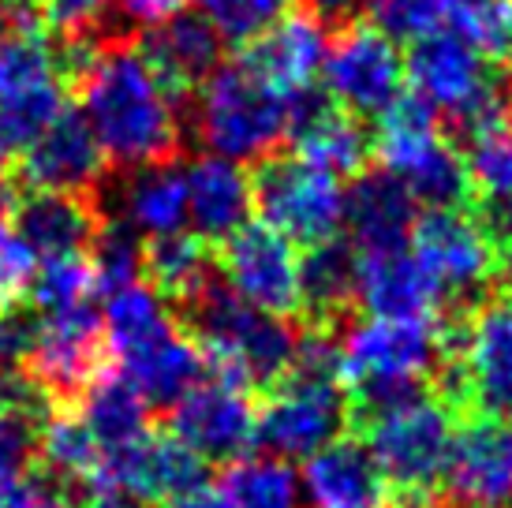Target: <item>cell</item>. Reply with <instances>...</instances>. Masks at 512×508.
I'll use <instances>...</instances> for the list:
<instances>
[{"label":"cell","instance_id":"1","mask_svg":"<svg viewBox=\"0 0 512 508\" xmlns=\"http://www.w3.org/2000/svg\"><path fill=\"white\" fill-rule=\"evenodd\" d=\"M79 86L83 120L94 131L105 161L124 169L176 161L184 135V98H176L157 79L135 45H105Z\"/></svg>","mask_w":512,"mask_h":508},{"label":"cell","instance_id":"2","mask_svg":"<svg viewBox=\"0 0 512 508\" xmlns=\"http://www.w3.org/2000/svg\"><path fill=\"white\" fill-rule=\"evenodd\" d=\"M184 311L214 378L240 389H273L292 370L299 344L292 325L251 307L228 284L210 281Z\"/></svg>","mask_w":512,"mask_h":508},{"label":"cell","instance_id":"3","mask_svg":"<svg viewBox=\"0 0 512 508\" xmlns=\"http://www.w3.org/2000/svg\"><path fill=\"white\" fill-rule=\"evenodd\" d=\"M438 400L453 411L512 419V296L483 299L441 325Z\"/></svg>","mask_w":512,"mask_h":508},{"label":"cell","instance_id":"4","mask_svg":"<svg viewBox=\"0 0 512 508\" xmlns=\"http://www.w3.org/2000/svg\"><path fill=\"white\" fill-rule=\"evenodd\" d=\"M288 127H292L288 98L266 83L247 60L221 64L195 94L191 109L195 139L206 154L236 165L273 157L277 146L288 139Z\"/></svg>","mask_w":512,"mask_h":508},{"label":"cell","instance_id":"5","mask_svg":"<svg viewBox=\"0 0 512 508\" xmlns=\"http://www.w3.org/2000/svg\"><path fill=\"white\" fill-rule=\"evenodd\" d=\"M456 411L438 396H415L393 411L367 419V445L382 467L400 508H430L445 482L456 441Z\"/></svg>","mask_w":512,"mask_h":508},{"label":"cell","instance_id":"6","mask_svg":"<svg viewBox=\"0 0 512 508\" xmlns=\"http://www.w3.org/2000/svg\"><path fill=\"white\" fill-rule=\"evenodd\" d=\"M404 79L415 98H423L438 116H449L464 131H479L498 120H509L505 79L494 60H486L456 30H434L415 38L404 60Z\"/></svg>","mask_w":512,"mask_h":508},{"label":"cell","instance_id":"7","mask_svg":"<svg viewBox=\"0 0 512 508\" xmlns=\"http://www.w3.org/2000/svg\"><path fill=\"white\" fill-rule=\"evenodd\" d=\"M255 210L262 225L277 228L292 243L337 240L344 228V187L341 176L318 169L303 157H266L255 172Z\"/></svg>","mask_w":512,"mask_h":508},{"label":"cell","instance_id":"8","mask_svg":"<svg viewBox=\"0 0 512 508\" xmlns=\"http://www.w3.org/2000/svg\"><path fill=\"white\" fill-rule=\"evenodd\" d=\"M348 419H352V404L341 381L285 374L258 411L255 441L270 456L307 460L318 449H326L329 441L341 438Z\"/></svg>","mask_w":512,"mask_h":508},{"label":"cell","instance_id":"9","mask_svg":"<svg viewBox=\"0 0 512 508\" xmlns=\"http://www.w3.org/2000/svg\"><path fill=\"white\" fill-rule=\"evenodd\" d=\"M344 378L359 385H423L438 374L441 325L400 318H356L341 333Z\"/></svg>","mask_w":512,"mask_h":508},{"label":"cell","instance_id":"10","mask_svg":"<svg viewBox=\"0 0 512 508\" xmlns=\"http://www.w3.org/2000/svg\"><path fill=\"white\" fill-rule=\"evenodd\" d=\"M412 254L438 281L445 303L479 307L486 288L498 281V251L475 217L460 210H427L415 221Z\"/></svg>","mask_w":512,"mask_h":508},{"label":"cell","instance_id":"11","mask_svg":"<svg viewBox=\"0 0 512 508\" xmlns=\"http://www.w3.org/2000/svg\"><path fill=\"white\" fill-rule=\"evenodd\" d=\"M326 94L352 116H378L404 94V57L397 42L370 23H352L329 42L322 75Z\"/></svg>","mask_w":512,"mask_h":508},{"label":"cell","instance_id":"12","mask_svg":"<svg viewBox=\"0 0 512 508\" xmlns=\"http://www.w3.org/2000/svg\"><path fill=\"white\" fill-rule=\"evenodd\" d=\"M109 337L105 322L90 303L42 314L38 344L23 363L30 378L53 396V404H75L90 381L109 370Z\"/></svg>","mask_w":512,"mask_h":508},{"label":"cell","instance_id":"13","mask_svg":"<svg viewBox=\"0 0 512 508\" xmlns=\"http://www.w3.org/2000/svg\"><path fill=\"white\" fill-rule=\"evenodd\" d=\"M299 251L296 243L270 225L236 228L221 240V273L225 284L251 307L277 318L299 314Z\"/></svg>","mask_w":512,"mask_h":508},{"label":"cell","instance_id":"14","mask_svg":"<svg viewBox=\"0 0 512 508\" xmlns=\"http://www.w3.org/2000/svg\"><path fill=\"white\" fill-rule=\"evenodd\" d=\"M206 482V460H199L176 434L146 430L116 449H101L98 490L124 494L131 501H165Z\"/></svg>","mask_w":512,"mask_h":508},{"label":"cell","instance_id":"15","mask_svg":"<svg viewBox=\"0 0 512 508\" xmlns=\"http://www.w3.org/2000/svg\"><path fill=\"white\" fill-rule=\"evenodd\" d=\"M258 411L251 389L232 381H199L191 393L172 408V434L184 441L199 460L232 464L255 445Z\"/></svg>","mask_w":512,"mask_h":508},{"label":"cell","instance_id":"16","mask_svg":"<svg viewBox=\"0 0 512 508\" xmlns=\"http://www.w3.org/2000/svg\"><path fill=\"white\" fill-rule=\"evenodd\" d=\"M445 486L456 508L512 505V423L490 415H468L456 434Z\"/></svg>","mask_w":512,"mask_h":508},{"label":"cell","instance_id":"17","mask_svg":"<svg viewBox=\"0 0 512 508\" xmlns=\"http://www.w3.org/2000/svg\"><path fill=\"white\" fill-rule=\"evenodd\" d=\"M105 154H101L94 131L83 116L64 113L45 127L38 139L19 154V180L30 191H60V195H90L105 176Z\"/></svg>","mask_w":512,"mask_h":508},{"label":"cell","instance_id":"18","mask_svg":"<svg viewBox=\"0 0 512 508\" xmlns=\"http://www.w3.org/2000/svg\"><path fill=\"white\" fill-rule=\"evenodd\" d=\"M299 482L307 508H393L382 467L359 438H337L307 456Z\"/></svg>","mask_w":512,"mask_h":508},{"label":"cell","instance_id":"19","mask_svg":"<svg viewBox=\"0 0 512 508\" xmlns=\"http://www.w3.org/2000/svg\"><path fill=\"white\" fill-rule=\"evenodd\" d=\"M221 34L210 27L202 12H176L146 27L139 53L157 71V79L169 86L176 98H187L199 90L217 68H221Z\"/></svg>","mask_w":512,"mask_h":508},{"label":"cell","instance_id":"20","mask_svg":"<svg viewBox=\"0 0 512 508\" xmlns=\"http://www.w3.org/2000/svg\"><path fill=\"white\" fill-rule=\"evenodd\" d=\"M326 53H329L326 23L314 12H288L262 38H255V42L247 45L243 60L266 83L277 86L285 98H296V94L314 90V79L322 75Z\"/></svg>","mask_w":512,"mask_h":508},{"label":"cell","instance_id":"21","mask_svg":"<svg viewBox=\"0 0 512 508\" xmlns=\"http://www.w3.org/2000/svg\"><path fill=\"white\" fill-rule=\"evenodd\" d=\"M419 202L389 172H367L344 191V228L356 254H389L412 243Z\"/></svg>","mask_w":512,"mask_h":508},{"label":"cell","instance_id":"22","mask_svg":"<svg viewBox=\"0 0 512 508\" xmlns=\"http://www.w3.org/2000/svg\"><path fill=\"white\" fill-rule=\"evenodd\" d=\"M356 303L374 318L427 322L445 307V296L412 247H404L389 254H359Z\"/></svg>","mask_w":512,"mask_h":508},{"label":"cell","instance_id":"23","mask_svg":"<svg viewBox=\"0 0 512 508\" xmlns=\"http://www.w3.org/2000/svg\"><path fill=\"white\" fill-rule=\"evenodd\" d=\"M292 127L288 139H296V154L333 176H356L370 157V139L359 116L344 113L337 105L322 101L314 90L288 98Z\"/></svg>","mask_w":512,"mask_h":508},{"label":"cell","instance_id":"24","mask_svg":"<svg viewBox=\"0 0 512 508\" xmlns=\"http://www.w3.org/2000/svg\"><path fill=\"white\" fill-rule=\"evenodd\" d=\"M120 363H124V378L139 389V396L150 408H176L210 370L195 337L176 325L124 352Z\"/></svg>","mask_w":512,"mask_h":508},{"label":"cell","instance_id":"25","mask_svg":"<svg viewBox=\"0 0 512 508\" xmlns=\"http://www.w3.org/2000/svg\"><path fill=\"white\" fill-rule=\"evenodd\" d=\"M187 176V221L195 225V236L206 243L228 240L236 228L251 221L255 210V187L243 165L225 161V157L206 154L199 157Z\"/></svg>","mask_w":512,"mask_h":508},{"label":"cell","instance_id":"26","mask_svg":"<svg viewBox=\"0 0 512 508\" xmlns=\"http://www.w3.org/2000/svg\"><path fill=\"white\" fill-rule=\"evenodd\" d=\"M105 213L86 195H60V191H34L15 210V236L27 243L38 258H64L86 254L98 236Z\"/></svg>","mask_w":512,"mask_h":508},{"label":"cell","instance_id":"27","mask_svg":"<svg viewBox=\"0 0 512 508\" xmlns=\"http://www.w3.org/2000/svg\"><path fill=\"white\" fill-rule=\"evenodd\" d=\"M116 221L135 228L139 236H172L187 225V176L176 161L143 165L120 187V213Z\"/></svg>","mask_w":512,"mask_h":508},{"label":"cell","instance_id":"28","mask_svg":"<svg viewBox=\"0 0 512 508\" xmlns=\"http://www.w3.org/2000/svg\"><path fill=\"white\" fill-rule=\"evenodd\" d=\"M359 288V254L341 240L314 243L299 262V314L311 325L341 322L348 307L356 303Z\"/></svg>","mask_w":512,"mask_h":508},{"label":"cell","instance_id":"29","mask_svg":"<svg viewBox=\"0 0 512 508\" xmlns=\"http://www.w3.org/2000/svg\"><path fill=\"white\" fill-rule=\"evenodd\" d=\"M38 452L45 460V471L68 486L75 494L83 490H98V471H101V445L83 423V415L75 404H57L42 423V438Z\"/></svg>","mask_w":512,"mask_h":508},{"label":"cell","instance_id":"30","mask_svg":"<svg viewBox=\"0 0 512 508\" xmlns=\"http://www.w3.org/2000/svg\"><path fill=\"white\" fill-rule=\"evenodd\" d=\"M441 142H445L441 116L423 98L400 94L385 113H378V131H374L370 150L382 157V169L400 180L404 172L415 169Z\"/></svg>","mask_w":512,"mask_h":508},{"label":"cell","instance_id":"31","mask_svg":"<svg viewBox=\"0 0 512 508\" xmlns=\"http://www.w3.org/2000/svg\"><path fill=\"white\" fill-rule=\"evenodd\" d=\"M210 269H214L210 247L195 232L157 236L143 247V273L150 277V288L176 307H187L206 284L214 281Z\"/></svg>","mask_w":512,"mask_h":508},{"label":"cell","instance_id":"32","mask_svg":"<svg viewBox=\"0 0 512 508\" xmlns=\"http://www.w3.org/2000/svg\"><path fill=\"white\" fill-rule=\"evenodd\" d=\"M75 404H79V415L90 426V434L98 438L101 449H116V445H124V441L139 438V434L150 430L146 426L150 404L116 370H105L98 381H90Z\"/></svg>","mask_w":512,"mask_h":508},{"label":"cell","instance_id":"33","mask_svg":"<svg viewBox=\"0 0 512 508\" xmlns=\"http://www.w3.org/2000/svg\"><path fill=\"white\" fill-rule=\"evenodd\" d=\"M221 490L232 508H307L303 482L292 460L281 456H240L221 479Z\"/></svg>","mask_w":512,"mask_h":508},{"label":"cell","instance_id":"34","mask_svg":"<svg viewBox=\"0 0 512 508\" xmlns=\"http://www.w3.org/2000/svg\"><path fill=\"white\" fill-rule=\"evenodd\" d=\"M57 86L68 83L60 75L57 45L42 38V30L0 38V98H23Z\"/></svg>","mask_w":512,"mask_h":508},{"label":"cell","instance_id":"35","mask_svg":"<svg viewBox=\"0 0 512 508\" xmlns=\"http://www.w3.org/2000/svg\"><path fill=\"white\" fill-rule=\"evenodd\" d=\"M105 337H109V352L124 355L131 348L146 344L150 337H157L161 329H169V314H165V299L157 296L150 284H128L109 296L105 303Z\"/></svg>","mask_w":512,"mask_h":508},{"label":"cell","instance_id":"36","mask_svg":"<svg viewBox=\"0 0 512 508\" xmlns=\"http://www.w3.org/2000/svg\"><path fill=\"white\" fill-rule=\"evenodd\" d=\"M400 184L408 187V195L427 210H460V202H468L471 195L468 165L449 139L434 146L415 169L404 172Z\"/></svg>","mask_w":512,"mask_h":508},{"label":"cell","instance_id":"37","mask_svg":"<svg viewBox=\"0 0 512 508\" xmlns=\"http://www.w3.org/2000/svg\"><path fill=\"white\" fill-rule=\"evenodd\" d=\"M90 269H94V288L101 292H120L128 284L139 281L143 273V243H139V232L128 228L116 217H101V228L94 243H90Z\"/></svg>","mask_w":512,"mask_h":508},{"label":"cell","instance_id":"38","mask_svg":"<svg viewBox=\"0 0 512 508\" xmlns=\"http://www.w3.org/2000/svg\"><path fill=\"white\" fill-rule=\"evenodd\" d=\"M94 292V269L86 254H64V258H42L27 288V303L38 314H53L75 303H86Z\"/></svg>","mask_w":512,"mask_h":508},{"label":"cell","instance_id":"39","mask_svg":"<svg viewBox=\"0 0 512 508\" xmlns=\"http://www.w3.org/2000/svg\"><path fill=\"white\" fill-rule=\"evenodd\" d=\"M60 113H64V86L23 98H0V165L15 161Z\"/></svg>","mask_w":512,"mask_h":508},{"label":"cell","instance_id":"40","mask_svg":"<svg viewBox=\"0 0 512 508\" xmlns=\"http://www.w3.org/2000/svg\"><path fill=\"white\" fill-rule=\"evenodd\" d=\"M471 191L483 198L512 195V124L498 120L490 127L471 131V150L464 157Z\"/></svg>","mask_w":512,"mask_h":508},{"label":"cell","instance_id":"41","mask_svg":"<svg viewBox=\"0 0 512 508\" xmlns=\"http://www.w3.org/2000/svg\"><path fill=\"white\" fill-rule=\"evenodd\" d=\"M199 12L221 34V42L251 45L292 12V0H199Z\"/></svg>","mask_w":512,"mask_h":508},{"label":"cell","instance_id":"42","mask_svg":"<svg viewBox=\"0 0 512 508\" xmlns=\"http://www.w3.org/2000/svg\"><path fill=\"white\" fill-rule=\"evenodd\" d=\"M445 30H456L468 45H475L486 60H512V0H483L460 12Z\"/></svg>","mask_w":512,"mask_h":508},{"label":"cell","instance_id":"43","mask_svg":"<svg viewBox=\"0 0 512 508\" xmlns=\"http://www.w3.org/2000/svg\"><path fill=\"white\" fill-rule=\"evenodd\" d=\"M116 0H42L45 23L60 38H94L101 45L116 42L113 23L120 15L113 12Z\"/></svg>","mask_w":512,"mask_h":508},{"label":"cell","instance_id":"44","mask_svg":"<svg viewBox=\"0 0 512 508\" xmlns=\"http://www.w3.org/2000/svg\"><path fill=\"white\" fill-rule=\"evenodd\" d=\"M370 27L389 34L393 42H415L434 30H445L441 0H367Z\"/></svg>","mask_w":512,"mask_h":508},{"label":"cell","instance_id":"45","mask_svg":"<svg viewBox=\"0 0 512 508\" xmlns=\"http://www.w3.org/2000/svg\"><path fill=\"white\" fill-rule=\"evenodd\" d=\"M38 415L0 404V486L27 479L30 464L38 456V438H42Z\"/></svg>","mask_w":512,"mask_h":508},{"label":"cell","instance_id":"46","mask_svg":"<svg viewBox=\"0 0 512 508\" xmlns=\"http://www.w3.org/2000/svg\"><path fill=\"white\" fill-rule=\"evenodd\" d=\"M42 314L30 303H12L0 311V367H23L38 344Z\"/></svg>","mask_w":512,"mask_h":508},{"label":"cell","instance_id":"47","mask_svg":"<svg viewBox=\"0 0 512 508\" xmlns=\"http://www.w3.org/2000/svg\"><path fill=\"white\" fill-rule=\"evenodd\" d=\"M34 269H38V254L15 232H0V311L12 303H23L30 281H34Z\"/></svg>","mask_w":512,"mask_h":508},{"label":"cell","instance_id":"48","mask_svg":"<svg viewBox=\"0 0 512 508\" xmlns=\"http://www.w3.org/2000/svg\"><path fill=\"white\" fill-rule=\"evenodd\" d=\"M64 497H72L68 486H60L53 475L45 479H19L0 486V508H57Z\"/></svg>","mask_w":512,"mask_h":508},{"label":"cell","instance_id":"49","mask_svg":"<svg viewBox=\"0 0 512 508\" xmlns=\"http://www.w3.org/2000/svg\"><path fill=\"white\" fill-rule=\"evenodd\" d=\"M479 228L486 240L494 243V251H512V195H490L479 202Z\"/></svg>","mask_w":512,"mask_h":508},{"label":"cell","instance_id":"50","mask_svg":"<svg viewBox=\"0 0 512 508\" xmlns=\"http://www.w3.org/2000/svg\"><path fill=\"white\" fill-rule=\"evenodd\" d=\"M191 0H116V15L120 23H131V27H154L169 15L184 12Z\"/></svg>","mask_w":512,"mask_h":508},{"label":"cell","instance_id":"51","mask_svg":"<svg viewBox=\"0 0 512 508\" xmlns=\"http://www.w3.org/2000/svg\"><path fill=\"white\" fill-rule=\"evenodd\" d=\"M42 0H0V38L42 30Z\"/></svg>","mask_w":512,"mask_h":508},{"label":"cell","instance_id":"52","mask_svg":"<svg viewBox=\"0 0 512 508\" xmlns=\"http://www.w3.org/2000/svg\"><path fill=\"white\" fill-rule=\"evenodd\" d=\"M157 508H232V501L225 497V490H214V486L202 482L195 490H184V494L157 501Z\"/></svg>","mask_w":512,"mask_h":508},{"label":"cell","instance_id":"53","mask_svg":"<svg viewBox=\"0 0 512 508\" xmlns=\"http://www.w3.org/2000/svg\"><path fill=\"white\" fill-rule=\"evenodd\" d=\"M363 4H367V0H307V8H311L322 23H344V19H352Z\"/></svg>","mask_w":512,"mask_h":508},{"label":"cell","instance_id":"54","mask_svg":"<svg viewBox=\"0 0 512 508\" xmlns=\"http://www.w3.org/2000/svg\"><path fill=\"white\" fill-rule=\"evenodd\" d=\"M57 508H131L120 494H105V490H83V494L64 497Z\"/></svg>","mask_w":512,"mask_h":508},{"label":"cell","instance_id":"55","mask_svg":"<svg viewBox=\"0 0 512 508\" xmlns=\"http://www.w3.org/2000/svg\"><path fill=\"white\" fill-rule=\"evenodd\" d=\"M15 210H19V187L8 172L0 169V232H8V225L15 221Z\"/></svg>","mask_w":512,"mask_h":508},{"label":"cell","instance_id":"56","mask_svg":"<svg viewBox=\"0 0 512 508\" xmlns=\"http://www.w3.org/2000/svg\"><path fill=\"white\" fill-rule=\"evenodd\" d=\"M475 4H483V0H441V8H445V27H449V23H453L460 12L475 8Z\"/></svg>","mask_w":512,"mask_h":508},{"label":"cell","instance_id":"57","mask_svg":"<svg viewBox=\"0 0 512 508\" xmlns=\"http://www.w3.org/2000/svg\"><path fill=\"white\" fill-rule=\"evenodd\" d=\"M453 508H456V505H453Z\"/></svg>","mask_w":512,"mask_h":508}]
</instances>
